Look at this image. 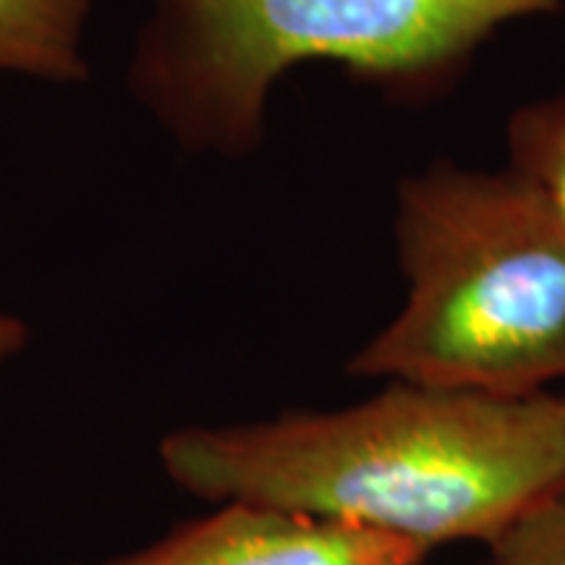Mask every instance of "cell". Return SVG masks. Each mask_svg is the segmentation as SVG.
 I'll use <instances>...</instances> for the list:
<instances>
[{"label":"cell","mask_w":565,"mask_h":565,"mask_svg":"<svg viewBox=\"0 0 565 565\" xmlns=\"http://www.w3.org/2000/svg\"><path fill=\"white\" fill-rule=\"evenodd\" d=\"M162 463L183 490L395 536L433 553L492 542L565 492V398L412 383L341 412L181 429Z\"/></svg>","instance_id":"6da1fadb"},{"label":"cell","mask_w":565,"mask_h":565,"mask_svg":"<svg viewBox=\"0 0 565 565\" xmlns=\"http://www.w3.org/2000/svg\"><path fill=\"white\" fill-rule=\"evenodd\" d=\"M393 233L404 307L351 374L494 398L565 380V223L532 183L437 160L398 183Z\"/></svg>","instance_id":"7a4b0ae2"},{"label":"cell","mask_w":565,"mask_h":565,"mask_svg":"<svg viewBox=\"0 0 565 565\" xmlns=\"http://www.w3.org/2000/svg\"><path fill=\"white\" fill-rule=\"evenodd\" d=\"M131 84L181 145L246 154L286 71L328 61L433 87L494 32L565 0H152Z\"/></svg>","instance_id":"3957f363"},{"label":"cell","mask_w":565,"mask_h":565,"mask_svg":"<svg viewBox=\"0 0 565 565\" xmlns=\"http://www.w3.org/2000/svg\"><path fill=\"white\" fill-rule=\"evenodd\" d=\"M429 550L278 508L225 503L221 511L105 565H427Z\"/></svg>","instance_id":"277c9868"},{"label":"cell","mask_w":565,"mask_h":565,"mask_svg":"<svg viewBox=\"0 0 565 565\" xmlns=\"http://www.w3.org/2000/svg\"><path fill=\"white\" fill-rule=\"evenodd\" d=\"M89 9L92 0H0V71L84 79L82 32Z\"/></svg>","instance_id":"5b68a950"},{"label":"cell","mask_w":565,"mask_h":565,"mask_svg":"<svg viewBox=\"0 0 565 565\" xmlns=\"http://www.w3.org/2000/svg\"><path fill=\"white\" fill-rule=\"evenodd\" d=\"M511 171L545 196L565 223V92L521 108L508 124Z\"/></svg>","instance_id":"8992f818"},{"label":"cell","mask_w":565,"mask_h":565,"mask_svg":"<svg viewBox=\"0 0 565 565\" xmlns=\"http://www.w3.org/2000/svg\"><path fill=\"white\" fill-rule=\"evenodd\" d=\"M479 565H565V492L532 505L487 542Z\"/></svg>","instance_id":"52a82bcc"},{"label":"cell","mask_w":565,"mask_h":565,"mask_svg":"<svg viewBox=\"0 0 565 565\" xmlns=\"http://www.w3.org/2000/svg\"><path fill=\"white\" fill-rule=\"evenodd\" d=\"M26 341V328L9 315H0V362L9 359L11 353L21 351Z\"/></svg>","instance_id":"ba28073f"}]
</instances>
